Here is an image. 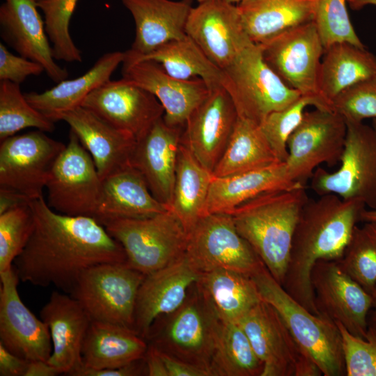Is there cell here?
<instances>
[{
  "label": "cell",
  "instance_id": "cell-1",
  "mask_svg": "<svg viewBox=\"0 0 376 376\" xmlns=\"http://www.w3.org/2000/svg\"><path fill=\"white\" fill-rule=\"evenodd\" d=\"M29 205L33 230L13 262L19 281L40 287L54 285L70 294L86 269L126 262L122 246L95 217L59 213L43 196L31 201Z\"/></svg>",
  "mask_w": 376,
  "mask_h": 376
},
{
  "label": "cell",
  "instance_id": "cell-2",
  "mask_svg": "<svg viewBox=\"0 0 376 376\" xmlns=\"http://www.w3.org/2000/svg\"><path fill=\"white\" fill-rule=\"evenodd\" d=\"M357 199L334 194L308 198L303 205L292 236L290 258L282 286L297 302L319 315L311 283V273L320 260H339L362 212Z\"/></svg>",
  "mask_w": 376,
  "mask_h": 376
},
{
  "label": "cell",
  "instance_id": "cell-3",
  "mask_svg": "<svg viewBox=\"0 0 376 376\" xmlns=\"http://www.w3.org/2000/svg\"><path fill=\"white\" fill-rule=\"evenodd\" d=\"M308 199L306 186L270 191L246 201L228 213L238 233L281 285L295 228Z\"/></svg>",
  "mask_w": 376,
  "mask_h": 376
},
{
  "label": "cell",
  "instance_id": "cell-4",
  "mask_svg": "<svg viewBox=\"0 0 376 376\" xmlns=\"http://www.w3.org/2000/svg\"><path fill=\"white\" fill-rule=\"evenodd\" d=\"M221 324L196 282L178 309L152 323L146 340L157 350L211 374L210 367Z\"/></svg>",
  "mask_w": 376,
  "mask_h": 376
},
{
  "label": "cell",
  "instance_id": "cell-5",
  "mask_svg": "<svg viewBox=\"0 0 376 376\" xmlns=\"http://www.w3.org/2000/svg\"><path fill=\"white\" fill-rule=\"evenodd\" d=\"M251 277L261 299L276 310L322 375H345L342 338L336 322L311 313L297 302L274 279L263 263Z\"/></svg>",
  "mask_w": 376,
  "mask_h": 376
},
{
  "label": "cell",
  "instance_id": "cell-6",
  "mask_svg": "<svg viewBox=\"0 0 376 376\" xmlns=\"http://www.w3.org/2000/svg\"><path fill=\"white\" fill-rule=\"evenodd\" d=\"M97 221L122 246L126 263L146 275L165 267L185 251L188 233L170 210L147 217Z\"/></svg>",
  "mask_w": 376,
  "mask_h": 376
},
{
  "label": "cell",
  "instance_id": "cell-7",
  "mask_svg": "<svg viewBox=\"0 0 376 376\" xmlns=\"http://www.w3.org/2000/svg\"><path fill=\"white\" fill-rule=\"evenodd\" d=\"M222 71V86L238 116L258 125L271 113L284 109L301 95L267 65L259 44L249 45Z\"/></svg>",
  "mask_w": 376,
  "mask_h": 376
},
{
  "label": "cell",
  "instance_id": "cell-8",
  "mask_svg": "<svg viewBox=\"0 0 376 376\" xmlns=\"http://www.w3.org/2000/svg\"><path fill=\"white\" fill-rule=\"evenodd\" d=\"M346 121V120H345ZM347 134L340 167L334 172L318 167L311 187L319 196L334 194L359 200L376 209V130L363 122L346 121Z\"/></svg>",
  "mask_w": 376,
  "mask_h": 376
},
{
  "label": "cell",
  "instance_id": "cell-9",
  "mask_svg": "<svg viewBox=\"0 0 376 376\" xmlns=\"http://www.w3.org/2000/svg\"><path fill=\"white\" fill-rule=\"evenodd\" d=\"M145 276L126 262L100 264L81 274L70 295L92 321L134 329L137 295Z\"/></svg>",
  "mask_w": 376,
  "mask_h": 376
},
{
  "label": "cell",
  "instance_id": "cell-10",
  "mask_svg": "<svg viewBox=\"0 0 376 376\" xmlns=\"http://www.w3.org/2000/svg\"><path fill=\"white\" fill-rule=\"evenodd\" d=\"M263 364L261 376H319L276 310L263 299L237 322Z\"/></svg>",
  "mask_w": 376,
  "mask_h": 376
},
{
  "label": "cell",
  "instance_id": "cell-11",
  "mask_svg": "<svg viewBox=\"0 0 376 376\" xmlns=\"http://www.w3.org/2000/svg\"><path fill=\"white\" fill-rule=\"evenodd\" d=\"M347 134L345 118L334 110L306 111L290 136L285 162L288 177L306 186L322 164L331 167L340 161Z\"/></svg>",
  "mask_w": 376,
  "mask_h": 376
},
{
  "label": "cell",
  "instance_id": "cell-12",
  "mask_svg": "<svg viewBox=\"0 0 376 376\" xmlns=\"http://www.w3.org/2000/svg\"><path fill=\"white\" fill-rule=\"evenodd\" d=\"M37 130L1 141L0 189L29 201L42 196L51 170L66 145Z\"/></svg>",
  "mask_w": 376,
  "mask_h": 376
},
{
  "label": "cell",
  "instance_id": "cell-13",
  "mask_svg": "<svg viewBox=\"0 0 376 376\" xmlns=\"http://www.w3.org/2000/svg\"><path fill=\"white\" fill-rule=\"evenodd\" d=\"M45 188L48 191L47 203L55 211L70 216L95 217L102 180L91 155L72 130Z\"/></svg>",
  "mask_w": 376,
  "mask_h": 376
},
{
  "label": "cell",
  "instance_id": "cell-14",
  "mask_svg": "<svg viewBox=\"0 0 376 376\" xmlns=\"http://www.w3.org/2000/svg\"><path fill=\"white\" fill-rule=\"evenodd\" d=\"M185 253L202 273L224 269L251 276L263 263L228 213L202 217L188 233Z\"/></svg>",
  "mask_w": 376,
  "mask_h": 376
},
{
  "label": "cell",
  "instance_id": "cell-15",
  "mask_svg": "<svg viewBox=\"0 0 376 376\" xmlns=\"http://www.w3.org/2000/svg\"><path fill=\"white\" fill-rule=\"evenodd\" d=\"M259 45L263 60L286 86L301 95H322L318 77L324 49L313 21Z\"/></svg>",
  "mask_w": 376,
  "mask_h": 376
},
{
  "label": "cell",
  "instance_id": "cell-16",
  "mask_svg": "<svg viewBox=\"0 0 376 376\" xmlns=\"http://www.w3.org/2000/svg\"><path fill=\"white\" fill-rule=\"evenodd\" d=\"M319 315L342 324L353 335L364 338L372 295L352 279L336 260H320L311 273Z\"/></svg>",
  "mask_w": 376,
  "mask_h": 376
},
{
  "label": "cell",
  "instance_id": "cell-17",
  "mask_svg": "<svg viewBox=\"0 0 376 376\" xmlns=\"http://www.w3.org/2000/svg\"><path fill=\"white\" fill-rule=\"evenodd\" d=\"M185 32L221 70L253 42L244 29L237 6L226 0H205L192 7Z\"/></svg>",
  "mask_w": 376,
  "mask_h": 376
},
{
  "label": "cell",
  "instance_id": "cell-18",
  "mask_svg": "<svg viewBox=\"0 0 376 376\" xmlns=\"http://www.w3.org/2000/svg\"><path fill=\"white\" fill-rule=\"evenodd\" d=\"M210 89L208 95L187 119L181 142L203 167L212 173L229 143L238 114L222 86Z\"/></svg>",
  "mask_w": 376,
  "mask_h": 376
},
{
  "label": "cell",
  "instance_id": "cell-19",
  "mask_svg": "<svg viewBox=\"0 0 376 376\" xmlns=\"http://www.w3.org/2000/svg\"><path fill=\"white\" fill-rule=\"evenodd\" d=\"M81 106L136 141L164 113L152 93L123 78L102 84L86 96Z\"/></svg>",
  "mask_w": 376,
  "mask_h": 376
},
{
  "label": "cell",
  "instance_id": "cell-20",
  "mask_svg": "<svg viewBox=\"0 0 376 376\" xmlns=\"http://www.w3.org/2000/svg\"><path fill=\"white\" fill-rule=\"evenodd\" d=\"M0 343L26 361H47L52 352L49 328L24 304L13 265L0 272Z\"/></svg>",
  "mask_w": 376,
  "mask_h": 376
},
{
  "label": "cell",
  "instance_id": "cell-21",
  "mask_svg": "<svg viewBox=\"0 0 376 376\" xmlns=\"http://www.w3.org/2000/svg\"><path fill=\"white\" fill-rule=\"evenodd\" d=\"M201 275L185 251L165 267L146 274L137 295L134 330L146 339L152 323L178 309Z\"/></svg>",
  "mask_w": 376,
  "mask_h": 376
},
{
  "label": "cell",
  "instance_id": "cell-22",
  "mask_svg": "<svg viewBox=\"0 0 376 376\" xmlns=\"http://www.w3.org/2000/svg\"><path fill=\"white\" fill-rule=\"evenodd\" d=\"M122 64V78L152 93L164 108V120L172 127L183 129L191 113L210 91L203 79H178L154 61H123Z\"/></svg>",
  "mask_w": 376,
  "mask_h": 376
},
{
  "label": "cell",
  "instance_id": "cell-23",
  "mask_svg": "<svg viewBox=\"0 0 376 376\" xmlns=\"http://www.w3.org/2000/svg\"><path fill=\"white\" fill-rule=\"evenodd\" d=\"M47 325L52 352L47 361L60 374L76 376L82 368V348L91 319L70 294L54 291L40 312Z\"/></svg>",
  "mask_w": 376,
  "mask_h": 376
},
{
  "label": "cell",
  "instance_id": "cell-24",
  "mask_svg": "<svg viewBox=\"0 0 376 376\" xmlns=\"http://www.w3.org/2000/svg\"><path fill=\"white\" fill-rule=\"evenodd\" d=\"M38 8L35 0H4L0 6L1 37L19 56L40 64L47 76L59 83L68 72L55 61Z\"/></svg>",
  "mask_w": 376,
  "mask_h": 376
},
{
  "label": "cell",
  "instance_id": "cell-25",
  "mask_svg": "<svg viewBox=\"0 0 376 376\" xmlns=\"http://www.w3.org/2000/svg\"><path fill=\"white\" fill-rule=\"evenodd\" d=\"M182 130L169 125L162 116L136 141L130 158L154 197L169 210Z\"/></svg>",
  "mask_w": 376,
  "mask_h": 376
},
{
  "label": "cell",
  "instance_id": "cell-26",
  "mask_svg": "<svg viewBox=\"0 0 376 376\" xmlns=\"http://www.w3.org/2000/svg\"><path fill=\"white\" fill-rule=\"evenodd\" d=\"M91 155L102 180L130 164L136 140L105 121L93 111L79 106L60 115Z\"/></svg>",
  "mask_w": 376,
  "mask_h": 376
},
{
  "label": "cell",
  "instance_id": "cell-27",
  "mask_svg": "<svg viewBox=\"0 0 376 376\" xmlns=\"http://www.w3.org/2000/svg\"><path fill=\"white\" fill-rule=\"evenodd\" d=\"M135 24V37L125 54L146 55L159 47L187 36L191 0H121Z\"/></svg>",
  "mask_w": 376,
  "mask_h": 376
},
{
  "label": "cell",
  "instance_id": "cell-28",
  "mask_svg": "<svg viewBox=\"0 0 376 376\" xmlns=\"http://www.w3.org/2000/svg\"><path fill=\"white\" fill-rule=\"evenodd\" d=\"M302 185L288 175L285 162L225 177H213L203 216L229 213L246 201L267 191Z\"/></svg>",
  "mask_w": 376,
  "mask_h": 376
},
{
  "label": "cell",
  "instance_id": "cell-29",
  "mask_svg": "<svg viewBox=\"0 0 376 376\" xmlns=\"http://www.w3.org/2000/svg\"><path fill=\"white\" fill-rule=\"evenodd\" d=\"M169 210L150 191L142 175L131 164L102 180L95 218H142Z\"/></svg>",
  "mask_w": 376,
  "mask_h": 376
},
{
  "label": "cell",
  "instance_id": "cell-30",
  "mask_svg": "<svg viewBox=\"0 0 376 376\" xmlns=\"http://www.w3.org/2000/svg\"><path fill=\"white\" fill-rule=\"evenodd\" d=\"M147 340L134 329L91 321L82 348V368H116L143 359Z\"/></svg>",
  "mask_w": 376,
  "mask_h": 376
},
{
  "label": "cell",
  "instance_id": "cell-31",
  "mask_svg": "<svg viewBox=\"0 0 376 376\" xmlns=\"http://www.w3.org/2000/svg\"><path fill=\"white\" fill-rule=\"evenodd\" d=\"M124 58L125 52L105 53L80 77L65 79L42 93H24L25 97L38 111L52 120L57 121L61 114L81 106L88 94L109 81Z\"/></svg>",
  "mask_w": 376,
  "mask_h": 376
},
{
  "label": "cell",
  "instance_id": "cell-32",
  "mask_svg": "<svg viewBox=\"0 0 376 376\" xmlns=\"http://www.w3.org/2000/svg\"><path fill=\"white\" fill-rule=\"evenodd\" d=\"M315 0H248L237 4L244 29L256 44L313 21Z\"/></svg>",
  "mask_w": 376,
  "mask_h": 376
},
{
  "label": "cell",
  "instance_id": "cell-33",
  "mask_svg": "<svg viewBox=\"0 0 376 376\" xmlns=\"http://www.w3.org/2000/svg\"><path fill=\"white\" fill-rule=\"evenodd\" d=\"M376 77V55L348 42H336L324 49L318 77L320 94L331 105L344 91Z\"/></svg>",
  "mask_w": 376,
  "mask_h": 376
},
{
  "label": "cell",
  "instance_id": "cell-34",
  "mask_svg": "<svg viewBox=\"0 0 376 376\" xmlns=\"http://www.w3.org/2000/svg\"><path fill=\"white\" fill-rule=\"evenodd\" d=\"M222 322H237L262 299L251 277L219 269L203 272L197 282Z\"/></svg>",
  "mask_w": 376,
  "mask_h": 376
},
{
  "label": "cell",
  "instance_id": "cell-35",
  "mask_svg": "<svg viewBox=\"0 0 376 376\" xmlns=\"http://www.w3.org/2000/svg\"><path fill=\"white\" fill-rule=\"evenodd\" d=\"M212 172L203 167L181 142L178 154L170 207L187 233L203 217Z\"/></svg>",
  "mask_w": 376,
  "mask_h": 376
},
{
  "label": "cell",
  "instance_id": "cell-36",
  "mask_svg": "<svg viewBox=\"0 0 376 376\" xmlns=\"http://www.w3.org/2000/svg\"><path fill=\"white\" fill-rule=\"evenodd\" d=\"M281 162L260 126L238 116L229 143L214 168V177H225Z\"/></svg>",
  "mask_w": 376,
  "mask_h": 376
},
{
  "label": "cell",
  "instance_id": "cell-37",
  "mask_svg": "<svg viewBox=\"0 0 376 376\" xmlns=\"http://www.w3.org/2000/svg\"><path fill=\"white\" fill-rule=\"evenodd\" d=\"M140 60L154 61L168 74L180 79L200 78L210 88L222 86V70L214 64L187 36L169 42L144 56L130 57L125 54L123 61Z\"/></svg>",
  "mask_w": 376,
  "mask_h": 376
},
{
  "label": "cell",
  "instance_id": "cell-38",
  "mask_svg": "<svg viewBox=\"0 0 376 376\" xmlns=\"http://www.w3.org/2000/svg\"><path fill=\"white\" fill-rule=\"evenodd\" d=\"M210 370L212 376H261L263 364L237 322H222Z\"/></svg>",
  "mask_w": 376,
  "mask_h": 376
},
{
  "label": "cell",
  "instance_id": "cell-39",
  "mask_svg": "<svg viewBox=\"0 0 376 376\" xmlns=\"http://www.w3.org/2000/svg\"><path fill=\"white\" fill-rule=\"evenodd\" d=\"M342 269L368 292L376 288V221L356 226L342 257Z\"/></svg>",
  "mask_w": 376,
  "mask_h": 376
},
{
  "label": "cell",
  "instance_id": "cell-40",
  "mask_svg": "<svg viewBox=\"0 0 376 376\" xmlns=\"http://www.w3.org/2000/svg\"><path fill=\"white\" fill-rule=\"evenodd\" d=\"M28 127L51 132L54 121L29 104L19 84L0 81V141Z\"/></svg>",
  "mask_w": 376,
  "mask_h": 376
},
{
  "label": "cell",
  "instance_id": "cell-41",
  "mask_svg": "<svg viewBox=\"0 0 376 376\" xmlns=\"http://www.w3.org/2000/svg\"><path fill=\"white\" fill-rule=\"evenodd\" d=\"M308 106L332 110L331 104L322 95H301L284 109L271 113L260 125L281 162L288 158V140L301 123Z\"/></svg>",
  "mask_w": 376,
  "mask_h": 376
},
{
  "label": "cell",
  "instance_id": "cell-42",
  "mask_svg": "<svg viewBox=\"0 0 376 376\" xmlns=\"http://www.w3.org/2000/svg\"><path fill=\"white\" fill-rule=\"evenodd\" d=\"M79 0H42L37 2L44 14L45 30L56 60L81 62V52L70 34V22Z\"/></svg>",
  "mask_w": 376,
  "mask_h": 376
},
{
  "label": "cell",
  "instance_id": "cell-43",
  "mask_svg": "<svg viewBox=\"0 0 376 376\" xmlns=\"http://www.w3.org/2000/svg\"><path fill=\"white\" fill-rule=\"evenodd\" d=\"M33 228L29 203L0 213V272L10 269L25 247Z\"/></svg>",
  "mask_w": 376,
  "mask_h": 376
},
{
  "label": "cell",
  "instance_id": "cell-44",
  "mask_svg": "<svg viewBox=\"0 0 376 376\" xmlns=\"http://www.w3.org/2000/svg\"><path fill=\"white\" fill-rule=\"evenodd\" d=\"M346 2L347 0H315L313 21L324 49L341 42L365 47L350 21Z\"/></svg>",
  "mask_w": 376,
  "mask_h": 376
},
{
  "label": "cell",
  "instance_id": "cell-45",
  "mask_svg": "<svg viewBox=\"0 0 376 376\" xmlns=\"http://www.w3.org/2000/svg\"><path fill=\"white\" fill-rule=\"evenodd\" d=\"M340 332L347 376H376V327H368L364 338L336 322Z\"/></svg>",
  "mask_w": 376,
  "mask_h": 376
},
{
  "label": "cell",
  "instance_id": "cell-46",
  "mask_svg": "<svg viewBox=\"0 0 376 376\" xmlns=\"http://www.w3.org/2000/svg\"><path fill=\"white\" fill-rule=\"evenodd\" d=\"M332 110L346 121L376 119V77L359 82L342 92L331 102Z\"/></svg>",
  "mask_w": 376,
  "mask_h": 376
},
{
  "label": "cell",
  "instance_id": "cell-47",
  "mask_svg": "<svg viewBox=\"0 0 376 376\" xmlns=\"http://www.w3.org/2000/svg\"><path fill=\"white\" fill-rule=\"evenodd\" d=\"M45 72L39 63L16 56L0 43V81L5 80L20 84L30 76H38Z\"/></svg>",
  "mask_w": 376,
  "mask_h": 376
},
{
  "label": "cell",
  "instance_id": "cell-48",
  "mask_svg": "<svg viewBox=\"0 0 376 376\" xmlns=\"http://www.w3.org/2000/svg\"><path fill=\"white\" fill-rule=\"evenodd\" d=\"M157 350L164 363L168 376H211L210 373L203 368Z\"/></svg>",
  "mask_w": 376,
  "mask_h": 376
},
{
  "label": "cell",
  "instance_id": "cell-49",
  "mask_svg": "<svg viewBox=\"0 0 376 376\" xmlns=\"http://www.w3.org/2000/svg\"><path fill=\"white\" fill-rule=\"evenodd\" d=\"M143 373H147L144 358L116 368H81L76 376H136Z\"/></svg>",
  "mask_w": 376,
  "mask_h": 376
},
{
  "label": "cell",
  "instance_id": "cell-50",
  "mask_svg": "<svg viewBox=\"0 0 376 376\" xmlns=\"http://www.w3.org/2000/svg\"><path fill=\"white\" fill-rule=\"evenodd\" d=\"M29 362L8 350L0 343L1 376H25Z\"/></svg>",
  "mask_w": 376,
  "mask_h": 376
},
{
  "label": "cell",
  "instance_id": "cell-51",
  "mask_svg": "<svg viewBox=\"0 0 376 376\" xmlns=\"http://www.w3.org/2000/svg\"><path fill=\"white\" fill-rule=\"evenodd\" d=\"M147 375L149 376H168L164 363L158 352L152 345L148 344V348L144 357Z\"/></svg>",
  "mask_w": 376,
  "mask_h": 376
},
{
  "label": "cell",
  "instance_id": "cell-52",
  "mask_svg": "<svg viewBox=\"0 0 376 376\" xmlns=\"http://www.w3.org/2000/svg\"><path fill=\"white\" fill-rule=\"evenodd\" d=\"M58 371L47 361H31L29 362L25 376H55Z\"/></svg>",
  "mask_w": 376,
  "mask_h": 376
},
{
  "label": "cell",
  "instance_id": "cell-53",
  "mask_svg": "<svg viewBox=\"0 0 376 376\" xmlns=\"http://www.w3.org/2000/svg\"><path fill=\"white\" fill-rule=\"evenodd\" d=\"M352 10H359L366 6H376V0H347Z\"/></svg>",
  "mask_w": 376,
  "mask_h": 376
},
{
  "label": "cell",
  "instance_id": "cell-54",
  "mask_svg": "<svg viewBox=\"0 0 376 376\" xmlns=\"http://www.w3.org/2000/svg\"><path fill=\"white\" fill-rule=\"evenodd\" d=\"M361 220L366 221H376V210L365 209L361 215Z\"/></svg>",
  "mask_w": 376,
  "mask_h": 376
},
{
  "label": "cell",
  "instance_id": "cell-55",
  "mask_svg": "<svg viewBox=\"0 0 376 376\" xmlns=\"http://www.w3.org/2000/svg\"><path fill=\"white\" fill-rule=\"evenodd\" d=\"M373 297V305L372 306L374 307V315H373V322L374 324L373 326L376 327V288L371 293Z\"/></svg>",
  "mask_w": 376,
  "mask_h": 376
},
{
  "label": "cell",
  "instance_id": "cell-56",
  "mask_svg": "<svg viewBox=\"0 0 376 376\" xmlns=\"http://www.w3.org/2000/svg\"><path fill=\"white\" fill-rule=\"evenodd\" d=\"M227 1L230 2V3H240L241 2H243V1H248V0H226Z\"/></svg>",
  "mask_w": 376,
  "mask_h": 376
},
{
  "label": "cell",
  "instance_id": "cell-57",
  "mask_svg": "<svg viewBox=\"0 0 376 376\" xmlns=\"http://www.w3.org/2000/svg\"><path fill=\"white\" fill-rule=\"evenodd\" d=\"M372 125L374 127V128L376 130V119H373L372 122ZM376 210V209H375Z\"/></svg>",
  "mask_w": 376,
  "mask_h": 376
},
{
  "label": "cell",
  "instance_id": "cell-58",
  "mask_svg": "<svg viewBox=\"0 0 376 376\" xmlns=\"http://www.w3.org/2000/svg\"><path fill=\"white\" fill-rule=\"evenodd\" d=\"M196 1H197L198 3H201V2L204 1H205V0H196Z\"/></svg>",
  "mask_w": 376,
  "mask_h": 376
},
{
  "label": "cell",
  "instance_id": "cell-59",
  "mask_svg": "<svg viewBox=\"0 0 376 376\" xmlns=\"http://www.w3.org/2000/svg\"><path fill=\"white\" fill-rule=\"evenodd\" d=\"M35 1H36L38 2V1H42V0H35Z\"/></svg>",
  "mask_w": 376,
  "mask_h": 376
}]
</instances>
